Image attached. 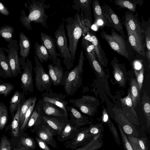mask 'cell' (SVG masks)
<instances>
[{
    "label": "cell",
    "mask_w": 150,
    "mask_h": 150,
    "mask_svg": "<svg viewBox=\"0 0 150 150\" xmlns=\"http://www.w3.org/2000/svg\"><path fill=\"white\" fill-rule=\"evenodd\" d=\"M150 99L146 93L145 92L142 98V109L146 119L147 127L150 125Z\"/></svg>",
    "instance_id": "36"
},
{
    "label": "cell",
    "mask_w": 150,
    "mask_h": 150,
    "mask_svg": "<svg viewBox=\"0 0 150 150\" xmlns=\"http://www.w3.org/2000/svg\"><path fill=\"white\" fill-rule=\"evenodd\" d=\"M117 60L115 57L111 62L113 76L117 82L121 86H124L125 85V79L123 72L117 63Z\"/></svg>",
    "instance_id": "31"
},
{
    "label": "cell",
    "mask_w": 150,
    "mask_h": 150,
    "mask_svg": "<svg viewBox=\"0 0 150 150\" xmlns=\"http://www.w3.org/2000/svg\"><path fill=\"white\" fill-rule=\"evenodd\" d=\"M91 0H74V4L72 7L78 12L81 11V16L84 17L92 24V18L91 5Z\"/></svg>",
    "instance_id": "23"
},
{
    "label": "cell",
    "mask_w": 150,
    "mask_h": 150,
    "mask_svg": "<svg viewBox=\"0 0 150 150\" xmlns=\"http://www.w3.org/2000/svg\"><path fill=\"white\" fill-rule=\"evenodd\" d=\"M112 111L115 120L123 131L128 134H132L134 130L133 125L125 116L122 109L114 108H112Z\"/></svg>",
    "instance_id": "20"
},
{
    "label": "cell",
    "mask_w": 150,
    "mask_h": 150,
    "mask_svg": "<svg viewBox=\"0 0 150 150\" xmlns=\"http://www.w3.org/2000/svg\"><path fill=\"white\" fill-rule=\"evenodd\" d=\"M41 41L47 49L54 65L56 64L57 57H60L56 51V44L54 38L45 33H40Z\"/></svg>",
    "instance_id": "18"
},
{
    "label": "cell",
    "mask_w": 150,
    "mask_h": 150,
    "mask_svg": "<svg viewBox=\"0 0 150 150\" xmlns=\"http://www.w3.org/2000/svg\"><path fill=\"white\" fill-rule=\"evenodd\" d=\"M145 42L146 48V57L148 61L149 64L150 63V27L149 26L147 27L144 31Z\"/></svg>",
    "instance_id": "43"
},
{
    "label": "cell",
    "mask_w": 150,
    "mask_h": 150,
    "mask_svg": "<svg viewBox=\"0 0 150 150\" xmlns=\"http://www.w3.org/2000/svg\"><path fill=\"white\" fill-rule=\"evenodd\" d=\"M114 1L116 6L133 13L135 12L137 5L141 6L143 3V1L139 0H114Z\"/></svg>",
    "instance_id": "30"
},
{
    "label": "cell",
    "mask_w": 150,
    "mask_h": 150,
    "mask_svg": "<svg viewBox=\"0 0 150 150\" xmlns=\"http://www.w3.org/2000/svg\"><path fill=\"white\" fill-rule=\"evenodd\" d=\"M91 4L94 18L93 25L112 28V25L103 15L99 1L98 0H93Z\"/></svg>",
    "instance_id": "25"
},
{
    "label": "cell",
    "mask_w": 150,
    "mask_h": 150,
    "mask_svg": "<svg viewBox=\"0 0 150 150\" xmlns=\"http://www.w3.org/2000/svg\"><path fill=\"white\" fill-rule=\"evenodd\" d=\"M81 130L74 137L65 141L64 146L67 148L74 150L77 147L82 146L88 143L92 135L87 128Z\"/></svg>",
    "instance_id": "14"
},
{
    "label": "cell",
    "mask_w": 150,
    "mask_h": 150,
    "mask_svg": "<svg viewBox=\"0 0 150 150\" xmlns=\"http://www.w3.org/2000/svg\"><path fill=\"white\" fill-rule=\"evenodd\" d=\"M133 67L134 69L139 70L143 66L141 60H136L134 61L133 63Z\"/></svg>",
    "instance_id": "55"
},
{
    "label": "cell",
    "mask_w": 150,
    "mask_h": 150,
    "mask_svg": "<svg viewBox=\"0 0 150 150\" xmlns=\"http://www.w3.org/2000/svg\"><path fill=\"white\" fill-rule=\"evenodd\" d=\"M102 146L101 143L97 139L86 150H96Z\"/></svg>",
    "instance_id": "52"
},
{
    "label": "cell",
    "mask_w": 150,
    "mask_h": 150,
    "mask_svg": "<svg viewBox=\"0 0 150 150\" xmlns=\"http://www.w3.org/2000/svg\"><path fill=\"white\" fill-rule=\"evenodd\" d=\"M65 21L69 40V48L73 63L76 59L75 55L79 39L82 35L83 37L85 36L89 29L82 25L78 12L73 18H67Z\"/></svg>",
    "instance_id": "2"
},
{
    "label": "cell",
    "mask_w": 150,
    "mask_h": 150,
    "mask_svg": "<svg viewBox=\"0 0 150 150\" xmlns=\"http://www.w3.org/2000/svg\"><path fill=\"white\" fill-rule=\"evenodd\" d=\"M100 37L104 39L110 47L119 54L129 60L134 58L135 51L131 46L128 40L112 28L111 34L102 31Z\"/></svg>",
    "instance_id": "3"
},
{
    "label": "cell",
    "mask_w": 150,
    "mask_h": 150,
    "mask_svg": "<svg viewBox=\"0 0 150 150\" xmlns=\"http://www.w3.org/2000/svg\"><path fill=\"white\" fill-rule=\"evenodd\" d=\"M122 22L126 29L144 39L145 29L144 25L133 13L126 11L122 17Z\"/></svg>",
    "instance_id": "10"
},
{
    "label": "cell",
    "mask_w": 150,
    "mask_h": 150,
    "mask_svg": "<svg viewBox=\"0 0 150 150\" xmlns=\"http://www.w3.org/2000/svg\"><path fill=\"white\" fill-rule=\"evenodd\" d=\"M7 49L2 47L3 50L8 54L7 56L12 76L16 77L21 73V67L19 62V57L18 54V46L17 41L12 40L8 42Z\"/></svg>",
    "instance_id": "7"
},
{
    "label": "cell",
    "mask_w": 150,
    "mask_h": 150,
    "mask_svg": "<svg viewBox=\"0 0 150 150\" xmlns=\"http://www.w3.org/2000/svg\"><path fill=\"white\" fill-rule=\"evenodd\" d=\"M99 136L94 137L93 139L86 145L74 150H86L89 146L96 140L97 139Z\"/></svg>",
    "instance_id": "54"
},
{
    "label": "cell",
    "mask_w": 150,
    "mask_h": 150,
    "mask_svg": "<svg viewBox=\"0 0 150 150\" xmlns=\"http://www.w3.org/2000/svg\"><path fill=\"white\" fill-rule=\"evenodd\" d=\"M34 47L35 56L40 63L47 62L48 59L52 60L47 49L42 43L40 45L36 42Z\"/></svg>",
    "instance_id": "32"
},
{
    "label": "cell",
    "mask_w": 150,
    "mask_h": 150,
    "mask_svg": "<svg viewBox=\"0 0 150 150\" xmlns=\"http://www.w3.org/2000/svg\"><path fill=\"white\" fill-rule=\"evenodd\" d=\"M35 132L37 137L53 147L57 148V144L53 137L56 134L54 131L47 125L43 122Z\"/></svg>",
    "instance_id": "17"
},
{
    "label": "cell",
    "mask_w": 150,
    "mask_h": 150,
    "mask_svg": "<svg viewBox=\"0 0 150 150\" xmlns=\"http://www.w3.org/2000/svg\"><path fill=\"white\" fill-rule=\"evenodd\" d=\"M40 108L43 114L51 117L67 118L64 111L56 105L41 100Z\"/></svg>",
    "instance_id": "26"
},
{
    "label": "cell",
    "mask_w": 150,
    "mask_h": 150,
    "mask_svg": "<svg viewBox=\"0 0 150 150\" xmlns=\"http://www.w3.org/2000/svg\"><path fill=\"white\" fill-rule=\"evenodd\" d=\"M88 132L91 134L92 136H99L101 132H102L103 128L100 124L91 125L87 128Z\"/></svg>",
    "instance_id": "45"
},
{
    "label": "cell",
    "mask_w": 150,
    "mask_h": 150,
    "mask_svg": "<svg viewBox=\"0 0 150 150\" xmlns=\"http://www.w3.org/2000/svg\"><path fill=\"white\" fill-rule=\"evenodd\" d=\"M66 95L54 92L51 88L48 92L42 93L41 99L42 101L49 103L63 110L66 117L68 119V112L67 108L69 102L65 100Z\"/></svg>",
    "instance_id": "12"
},
{
    "label": "cell",
    "mask_w": 150,
    "mask_h": 150,
    "mask_svg": "<svg viewBox=\"0 0 150 150\" xmlns=\"http://www.w3.org/2000/svg\"><path fill=\"white\" fill-rule=\"evenodd\" d=\"M134 73L137 78V81L139 91L140 92L144 80V68L143 66L139 70L134 69Z\"/></svg>",
    "instance_id": "46"
},
{
    "label": "cell",
    "mask_w": 150,
    "mask_h": 150,
    "mask_svg": "<svg viewBox=\"0 0 150 150\" xmlns=\"http://www.w3.org/2000/svg\"><path fill=\"white\" fill-rule=\"evenodd\" d=\"M83 48L80 52L77 65L72 69L68 71L64 86L65 91L68 96H73L81 86L85 58Z\"/></svg>",
    "instance_id": "4"
},
{
    "label": "cell",
    "mask_w": 150,
    "mask_h": 150,
    "mask_svg": "<svg viewBox=\"0 0 150 150\" xmlns=\"http://www.w3.org/2000/svg\"><path fill=\"white\" fill-rule=\"evenodd\" d=\"M128 137L131 139L141 150H148L146 141L143 139H139L134 137Z\"/></svg>",
    "instance_id": "47"
},
{
    "label": "cell",
    "mask_w": 150,
    "mask_h": 150,
    "mask_svg": "<svg viewBox=\"0 0 150 150\" xmlns=\"http://www.w3.org/2000/svg\"><path fill=\"white\" fill-rule=\"evenodd\" d=\"M0 65L9 77H12L9 64L7 57L2 47H0Z\"/></svg>",
    "instance_id": "38"
},
{
    "label": "cell",
    "mask_w": 150,
    "mask_h": 150,
    "mask_svg": "<svg viewBox=\"0 0 150 150\" xmlns=\"http://www.w3.org/2000/svg\"><path fill=\"white\" fill-rule=\"evenodd\" d=\"M25 94L23 92L16 91L13 94L10 102L9 109L12 119H13L19 105L25 100Z\"/></svg>",
    "instance_id": "29"
},
{
    "label": "cell",
    "mask_w": 150,
    "mask_h": 150,
    "mask_svg": "<svg viewBox=\"0 0 150 150\" xmlns=\"http://www.w3.org/2000/svg\"><path fill=\"white\" fill-rule=\"evenodd\" d=\"M13 85L10 83H4L0 84V95L6 97L14 88Z\"/></svg>",
    "instance_id": "44"
},
{
    "label": "cell",
    "mask_w": 150,
    "mask_h": 150,
    "mask_svg": "<svg viewBox=\"0 0 150 150\" xmlns=\"http://www.w3.org/2000/svg\"><path fill=\"white\" fill-rule=\"evenodd\" d=\"M14 33L13 27L8 25L0 28V36L6 42H9L12 40Z\"/></svg>",
    "instance_id": "37"
},
{
    "label": "cell",
    "mask_w": 150,
    "mask_h": 150,
    "mask_svg": "<svg viewBox=\"0 0 150 150\" xmlns=\"http://www.w3.org/2000/svg\"><path fill=\"white\" fill-rule=\"evenodd\" d=\"M88 32L91 37V42L94 46L96 57L99 63L104 67L106 66L108 59L101 47L99 38L92 30L89 29Z\"/></svg>",
    "instance_id": "22"
},
{
    "label": "cell",
    "mask_w": 150,
    "mask_h": 150,
    "mask_svg": "<svg viewBox=\"0 0 150 150\" xmlns=\"http://www.w3.org/2000/svg\"><path fill=\"white\" fill-rule=\"evenodd\" d=\"M19 144L24 147L29 148L31 150L35 149L36 147L35 142L33 139L31 137H22L20 140Z\"/></svg>",
    "instance_id": "42"
},
{
    "label": "cell",
    "mask_w": 150,
    "mask_h": 150,
    "mask_svg": "<svg viewBox=\"0 0 150 150\" xmlns=\"http://www.w3.org/2000/svg\"><path fill=\"white\" fill-rule=\"evenodd\" d=\"M24 5L29 11L27 16L23 9L21 11L19 19L24 27L27 30H32L31 23L32 22L41 24L43 28H48L47 20L49 16L45 12V9L50 8V5L47 4L45 0L27 1Z\"/></svg>",
    "instance_id": "1"
},
{
    "label": "cell",
    "mask_w": 150,
    "mask_h": 150,
    "mask_svg": "<svg viewBox=\"0 0 150 150\" xmlns=\"http://www.w3.org/2000/svg\"><path fill=\"white\" fill-rule=\"evenodd\" d=\"M37 99V97H33L31 103L25 114L23 124L20 128L21 131L23 130L27 126L28 120L36 104Z\"/></svg>",
    "instance_id": "41"
},
{
    "label": "cell",
    "mask_w": 150,
    "mask_h": 150,
    "mask_svg": "<svg viewBox=\"0 0 150 150\" xmlns=\"http://www.w3.org/2000/svg\"><path fill=\"white\" fill-rule=\"evenodd\" d=\"M49 74L53 85L64 86L68 71L64 72L63 68L61 65V60L57 58L56 64L48 65Z\"/></svg>",
    "instance_id": "11"
},
{
    "label": "cell",
    "mask_w": 150,
    "mask_h": 150,
    "mask_svg": "<svg viewBox=\"0 0 150 150\" xmlns=\"http://www.w3.org/2000/svg\"><path fill=\"white\" fill-rule=\"evenodd\" d=\"M128 140L130 143L133 150H141L139 147L129 138Z\"/></svg>",
    "instance_id": "57"
},
{
    "label": "cell",
    "mask_w": 150,
    "mask_h": 150,
    "mask_svg": "<svg viewBox=\"0 0 150 150\" xmlns=\"http://www.w3.org/2000/svg\"><path fill=\"white\" fill-rule=\"evenodd\" d=\"M35 138L41 150H52L48 146L46 143L44 141L37 137H35Z\"/></svg>",
    "instance_id": "51"
},
{
    "label": "cell",
    "mask_w": 150,
    "mask_h": 150,
    "mask_svg": "<svg viewBox=\"0 0 150 150\" xmlns=\"http://www.w3.org/2000/svg\"><path fill=\"white\" fill-rule=\"evenodd\" d=\"M126 29L128 40L131 47L137 53L143 57H146V47L144 39L129 30Z\"/></svg>",
    "instance_id": "19"
},
{
    "label": "cell",
    "mask_w": 150,
    "mask_h": 150,
    "mask_svg": "<svg viewBox=\"0 0 150 150\" xmlns=\"http://www.w3.org/2000/svg\"><path fill=\"white\" fill-rule=\"evenodd\" d=\"M34 59L35 63V66L33 68L35 73V87L39 91H45L48 92L52 84L51 79L36 56H34Z\"/></svg>",
    "instance_id": "8"
},
{
    "label": "cell",
    "mask_w": 150,
    "mask_h": 150,
    "mask_svg": "<svg viewBox=\"0 0 150 150\" xmlns=\"http://www.w3.org/2000/svg\"><path fill=\"white\" fill-rule=\"evenodd\" d=\"M82 128L71 125L69 120L67 122L61 133L57 135V139L59 141H66L74 137Z\"/></svg>",
    "instance_id": "28"
},
{
    "label": "cell",
    "mask_w": 150,
    "mask_h": 150,
    "mask_svg": "<svg viewBox=\"0 0 150 150\" xmlns=\"http://www.w3.org/2000/svg\"><path fill=\"white\" fill-rule=\"evenodd\" d=\"M103 15L113 28L125 38L127 36L124 31L122 23L119 17L108 5L104 3L101 7Z\"/></svg>",
    "instance_id": "13"
},
{
    "label": "cell",
    "mask_w": 150,
    "mask_h": 150,
    "mask_svg": "<svg viewBox=\"0 0 150 150\" xmlns=\"http://www.w3.org/2000/svg\"><path fill=\"white\" fill-rule=\"evenodd\" d=\"M19 42L20 54L21 57L19 58L20 64L24 63L29 54L31 44L29 38L23 33L20 32Z\"/></svg>",
    "instance_id": "27"
},
{
    "label": "cell",
    "mask_w": 150,
    "mask_h": 150,
    "mask_svg": "<svg viewBox=\"0 0 150 150\" xmlns=\"http://www.w3.org/2000/svg\"><path fill=\"white\" fill-rule=\"evenodd\" d=\"M23 71L21 74V88L24 94L34 91L33 78V67L31 61L27 58L25 62L21 64Z\"/></svg>",
    "instance_id": "9"
},
{
    "label": "cell",
    "mask_w": 150,
    "mask_h": 150,
    "mask_svg": "<svg viewBox=\"0 0 150 150\" xmlns=\"http://www.w3.org/2000/svg\"><path fill=\"white\" fill-rule=\"evenodd\" d=\"M86 57L90 64L98 73L99 76L103 79L105 78V74L99 63L96 57V54L88 53L84 51Z\"/></svg>",
    "instance_id": "33"
},
{
    "label": "cell",
    "mask_w": 150,
    "mask_h": 150,
    "mask_svg": "<svg viewBox=\"0 0 150 150\" xmlns=\"http://www.w3.org/2000/svg\"><path fill=\"white\" fill-rule=\"evenodd\" d=\"M41 102L40 99L36 103L27 125L28 128H33L32 130L33 132H35L43 122L42 112L40 108Z\"/></svg>",
    "instance_id": "24"
},
{
    "label": "cell",
    "mask_w": 150,
    "mask_h": 150,
    "mask_svg": "<svg viewBox=\"0 0 150 150\" xmlns=\"http://www.w3.org/2000/svg\"><path fill=\"white\" fill-rule=\"evenodd\" d=\"M117 125L125 150H133L132 146L126 135L124 134V131L118 124H117Z\"/></svg>",
    "instance_id": "49"
},
{
    "label": "cell",
    "mask_w": 150,
    "mask_h": 150,
    "mask_svg": "<svg viewBox=\"0 0 150 150\" xmlns=\"http://www.w3.org/2000/svg\"><path fill=\"white\" fill-rule=\"evenodd\" d=\"M8 118V111L7 107L0 102V130L3 129L6 124Z\"/></svg>",
    "instance_id": "40"
},
{
    "label": "cell",
    "mask_w": 150,
    "mask_h": 150,
    "mask_svg": "<svg viewBox=\"0 0 150 150\" xmlns=\"http://www.w3.org/2000/svg\"><path fill=\"white\" fill-rule=\"evenodd\" d=\"M130 92L134 108H135L139 101V90L137 80L134 78L131 80Z\"/></svg>",
    "instance_id": "34"
},
{
    "label": "cell",
    "mask_w": 150,
    "mask_h": 150,
    "mask_svg": "<svg viewBox=\"0 0 150 150\" xmlns=\"http://www.w3.org/2000/svg\"><path fill=\"white\" fill-rule=\"evenodd\" d=\"M42 114L43 122L54 131L56 135H58L61 133L66 123L69 121L67 118L47 116L44 115L42 112Z\"/></svg>",
    "instance_id": "21"
},
{
    "label": "cell",
    "mask_w": 150,
    "mask_h": 150,
    "mask_svg": "<svg viewBox=\"0 0 150 150\" xmlns=\"http://www.w3.org/2000/svg\"><path fill=\"white\" fill-rule=\"evenodd\" d=\"M0 13L5 16H8L10 14V12L7 7L3 4L0 2Z\"/></svg>",
    "instance_id": "53"
},
{
    "label": "cell",
    "mask_w": 150,
    "mask_h": 150,
    "mask_svg": "<svg viewBox=\"0 0 150 150\" xmlns=\"http://www.w3.org/2000/svg\"><path fill=\"white\" fill-rule=\"evenodd\" d=\"M69 102L82 112L89 116L94 115L100 104L98 99L88 95H83L78 99H71Z\"/></svg>",
    "instance_id": "6"
},
{
    "label": "cell",
    "mask_w": 150,
    "mask_h": 150,
    "mask_svg": "<svg viewBox=\"0 0 150 150\" xmlns=\"http://www.w3.org/2000/svg\"><path fill=\"white\" fill-rule=\"evenodd\" d=\"M64 19L62 23L54 32V34L56 45L59 51L60 57L63 59V62L66 69L70 70L73 66L71 56L68 45L67 38L65 30Z\"/></svg>",
    "instance_id": "5"
},
{
    "label": "cell",
    "mask_w": 150,
    "mask_h": 150,
    "mask_svg": "<svg viewBox=\"0 0 150 150\" xmlns=\"http://www.w3.org/2000/svg\"><path fill=\"white\" fill-rule=\"evenodd\" d=\"M108 115L105 109L104 108L103 111L102 120L104 122H106L109 119Z\"/></svg>",
    "instance_id": "56"
},
{
    "label": "cell",
    "mask_w": 150,
    "mask_h": 150,
    "mask_svg": "<svg viewBox=\"0 0 150 150\" xmlns=\"http://www.w3.org/2000/svg\"><path fill=\"white\" fill-rule=\"evenodd\" d=\"M10 141L5 136L3 135L1 138L0 150H12Z\"/></svg>",
    "instance_id": "48"
},
{
    "label": "cell",
    "mask_w": 150,
    "mask_h": 150,
    "mask_svg": "<svg viewBox=\"0 0 150 150\" xmlns=\"http://www.w3.org/2000/svg\"><path fill=\"white\" fill-rule=\"evenodd\" d=\"M122 110L125 116L132 124L138 125V120L136 112L132 103L129 89L128 95L125 98L120 99Z\"/></svg>",
    "instance_id": "15"
},
{
    "label": "cell",
    "mask_w": 150,
    "mask_h": 150,
    "mask_svg": "<svg viewBox=\"0 0 150 150\" xmlns=\"http://www.w3.org/2000/svg\"><path fill=\"white\" fill-rule=\"evenodd\" d=\"M106 123L108 125L115 138L116 139V140H117V142L119 143V139L118 133L113 123L109 118Z\"/></svg>",
    "instance_id": "50"
},
{
    "label": "cell",
    "mask_w": 150,
    "mask_h": 150,
    "mask_svg": "<svg viewBox=\"0 0 150 150\" xmlns=\"http://www.w3.org/2000/svg\"><path fill=\"white\" fill-rule=\"evenodd\" d=\"M33 97H30L26 100H25L21 105L19 117L20 128L23 124L25 114L31 103Z\"/></svg>",
    "instance_id": "39"
},
{
    "label": "cell",
    "mask_w": 150,
    "mask_h": 150,
    "mask_svg": "<svg viewBox=\"0 0 150 150\" xmlns=\"http://www.w3.org/2000/svg\"><path fill=\"white\" fill-rule=\"evenodd\" d=\"M22 103L20 104L18 106L17 110L12 119V121L11 124L12 134L14 137H17L19 134L20 114Z\"/></svg>",
    "instance_id": "35"
},
{
    "label": "cell",
    "mask_w": 150,
    "mask_h": 150,
    "mask_svg": "<svg viewBox=\"0 0 150 150\" xmlns=\"http://www.w3.org/2000/svg\"><path fill=\"white\" fill-rule=\"evenodd\" d=\"M13 150H32L30 149L23 146L20 144L19 146L15 148Z\"/></svg>",
    "instance_id": "58"
},
{
    "label": "cell",
    "mask_w": 150,
    "mask_h": 150,
    "mask_svg": "<svg viewBox=\"0 0 150 150\" xmlns=\"http://www.w3.org/2000/svg\"><path fill=\"white\" fill-rule=\"evenodd\" d=\"M67 109L70 116L69 121L71 125L80 127L92 122L90 117L82 115L73 106H67Z\"/></svg>",
    "instance_id": "16"
}]
</instances>
